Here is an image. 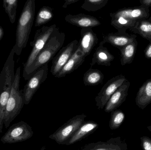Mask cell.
<instances>
[{
	"label": "cell",
	"mask_w": 151,
	"mask_h": 150,
	"mask_svg": "<svg viewBox=\"0 0 151 150\" xmlns=\"http://www.w3.org/2000/svg\"><path fill=\"white\" fill-rule=\"evenodd\" d=\"M141 141L143 150H151V138L148 136H142Z\"/></svg>",
	"instance_id": "28"
},
{
	"label": "cell",
	"mask_w": 151,
	"mask_h": 150,
	"mask_svg": "<svg viewBox=\"0 0 151 150\" xmlns=\"http://www.w3.org/2000/svg\"><path fill=\"white\" fill-rule=\"evenodd\" d=\"M34 132L30 125L24 121L12 125L3 136L1 141L3 144L21 142L31 138Z\"/></svg>",
	"instance_id": "6"
},
{
	"label": "cell",
	"mask_w": 151,
	"mask_h": 150,
	"mask_svg": "<svg viewBox=\"0 0 151 150\" xmlns=\"http://www.w3.org/2000/svg\"><path fill=\"white\" fill-rule=\"evenodd\" d=\"M54 16L53 9L51 7L44 6L37 13L35 21V26H40L52 20Z\"/></svg>",
	"instance_id": "24"
},
{
	"label": "cell",
	"mask_w": 151,
	"mask_h": 150,
	"mask_svg": "<svg viewBox=\"0 0 151 150\" xmlns=\"http://www.w3.org/2000/svg\"><path fill=\"white\" fill-rule=\"evenodd\" d=\"M147 129H148V130L151 133V126H148V127H147Z\"/></svg>",
	"instance_id": "33"
},
{
	"label": "cell",
	"mask_w": 151,
	"mask_h": 150,
	"mask_svg": "<svg viewBox=\"0 0 151 150\" xmlns=\"http://www.w3.org/2000/svg\"><path fill=\"white\" fill-rule=\"evenodd\" d=\"M79 41L74 40L62 48L52 60L50 72L55 76L74 54L79 47Z\"/></svg>",
	"instance_id": "9"
},
{
	"label": "cell",
	"mask_w": 151,
	"mask_h": 150,
	"mask_svg": "<svg viewBox=\"0 0 151 150\" xmlns=\"http://www.w3.org/2000/svg\"><path fill=\"white\" fill-rule=\"evenodd\" d=\"M99 125L93 121L84 122L70 138L65 145H70L83 140L97 129Z\"/></svg>",
	"instance_id": "16"
},
{
	"label": "cell",
	"mask_w": 151,
	"mask_h": 150,
	"mask_svg": "<svg viewBox=\"0 0 151 150\" xmlns=\"http://www.w3.org/2000/svg\"><path fill=\"white\" fill-rule=\"evenodd\" d=\"M85 59V56L83 55L81 49L78 47L74 54L55 77L61 78L72 73L83 64Z\"/></svg>",
	"instance_id": "17"
},
{
	"label": "cell",
	"mask_w": 151,
	"mask_h": 150,
	"mask_svg": "<svg viewBox=\"0 0 151 150\" xmlns=\"http://www.w3.org/2000/svg\"><path fill=\"white\" fill-rule=\"evenodd\" d=\"M130 85V82L128 81L114 92L109 99L104 108V111L106 112H111L116 110L125 102L128 94Z\"/></svg>",
	"instance_id": "14"
},
{
	"label": "cell",
	"mask_w": 151,
	"mask_h": 150,
	"mask_svg": "<svg viewBox=\"0 0 151 150\" xmlns=\"http://www.w3.org/2000/svg\"><path fill=\"white\" fill-rule=\"evenodd\" d=\"M150 9L141 5L138 7L123 8L113 13H110L111 18L122 17L127 19L138 21L140 19H148L150 17Z\"/></svg>",
	"instance_id": "10"
},
{
	"label": "cell",
	"mask_w": 151,
	"mask_h": 150,
	"mask_svg": "<svg viewBox=\"0 0 151 150\" xmlns=\"http://www.w3.org/2000/svg\"><path fill=\"white\" fill-rule=\"evenodd\" d=\"M79 1V0H65V2L63 5V8L64 9H66L69 5L75 3Z\"/></svg>",
	"instance_id": "30"
},
{
	"label": "cell",
	"mask_w": 151,
	"mask_h": 150,
	"mask_svg": "<svg viewBox=\"0 0 151 150\" xmlns=\"http://www.w3.org/2000/svg\"><path fill=\"white\" fill-rule=\"evenodd\" d=\"M20 71L21 68L19 67L15 73V79L5 108L4 126L6 129L9 127L11 123L19 114L24 105L22 90H20L19 89L21 78Z\"/></svg>",
	"instance_id": "3"
},
{
	"label": "cell",
	"mask_w": 151,
	"mask_h": 150,
	"mask_svg": "<svg viewBox=\"0 0 151 150\" xmlns=\"http://www.w3.org/2000/svg\"><path fill=\"white\" fill-rule=\"evenodd\" d=\"M65 40V33L60 32L59 28L57 27L28 69L26 74L23 76L25 80L28 81L39 68L53 60L62 48Z\"/></svg>",
	"instance_id": "2"
},
{
	"label": "cell",
	"mask_w": 151,
	"mask_h": 150,
	"mask_svg": "<svg viewBox=\"0 0 151 150\" xmlns=\"http://www.w3.org/2000/svg\"><path fill=\"white\" fill-rule=\"evenodd\" d=\"M57 28L56 25L54 24L50 26H44L35 32L33 41L30 42V45L32 48V51L27 60L24 64L23 76L26 74L28 69L35 60L46 42L52 36Z\"/></svg>",
	"instance_id": "4"
},
{
	"label": "cell",
	"mask_w": 151,
	"mask_h": 150,
	"mask_svg": "<svg viewBox=\"0 0 151 150\" xmlns=\"http://www.w3.org/2000/svg\"><path fill=\"white\" fill-rule=\"evenodd\" d=\"M127 144L120 136L110 138L105 142L91 143L80 150H127Z\"/></svg>",
	"instance_id": "11"
},
{
	"label": "cell",
	"mask_w": 151,
	"mask_h": 150,
	"mask_svg": "<svg viewBox=\"0 0 151 150\" xmlns=\"http://www.w3.org/2000/svg\"><path fill=\"white\" fill-rule=\"evenodd\" d=\"M108 0H85L81 8L90 12L98 11L104 8L108 3Z\"/></svg>",
	"instance_id": "26"
},
{
	"label": "cell",
	"mask_w": 151,
	"mask_h": 150,
	"mask_svg": "<svg viewBox=\"0 0 151 150\" xmlns=\"http://www.w3.org/2000/svg\"><path fill=\"white\" fill-rule=\"evenodd\" d=\"M150 43L147 46L144 50V54L145 58L147 59H151V40L150 41Z\"/></svg>",
	"instance_id": "29"
},
{
	"label": "cell",
	"mask_w": 151,
	"mask_h": 150,
	"mask_svg": "<svg viewBox=\"0 0 151 150\" xmlns=\"http://www.w3.org/2000/svg\"><path fill=\"white\" fill-rule=\"evenodd\" d=\"M149 20H150V21H151V17H150H150H149Z\"/></svg>",
	"instance_id": "35"
},
{
	"label": "cell",
	"mask_w": 151,
	"mask_h": 150,
	"mask_svg": "<svg viewBox=\"0 0 151 150\" xmlns=\"http://www.w3.org/2000/svg\"><path fill=\"white\" fill-rule=\"evenodd\" d=\"M18 2V0H4L3 2V6L12 24L16 21Z\"/></svg>",
	"instance_id": "25"
},
{
	"label": "cell",
	"mask_w": 151,
	"mask_h": 150,
	"mask_svg": "<svg viewBox=\"0 0 151 150\" xmlns=\"http://www.w3.org/2000/svg\"><path fill=\"white\" fill-rule=\"evenodd\" d=\"M137 36L135 34H129L127 33H109L103 36V40L99 45H104L105 43H109L113 46L121 49L125 46L132 43L136 39Z\"/></svg>",
	"instance_id": "13"
},
{
	"label": "cell",
	"mask_w": 151,
	"mask_h": 150,
	"mask_svg": "<svg viewBox=\"0 0 151 150\" xmlns=\"http://www.w3.org/2000/svg\"><path fill=\"white\" fill-rule=\"evenodd\" d=\"M125 114L122 110L116 109L111 112L109 127L111 130L119 128L125 119Z\"/></svg>",
	"instance_id": "27"
},
{
	"label": "cell",
	"mask_w": 151,
	"mask_h": 150,
	"mask_svg": "<svg viewBox=\"0 0 151 150\" xmlns=\"http://www.w3.org/2000/svg\"><path fill=\"white\" fill-rule=\"evenodd\" d=\"M86 117L84 114L76 115L50 135L49 138L58 144L65 145L79 127L84 122Z\"/></svg>",
	"instance_id": "5"
},
{
	"label": "cell",
	"mask_w": 151,
	"mask_h": 150,
	"mask_svg": "<svg viewBox=\"0 0 151 150\" xmlns=\"http://www.w3.org/2000/svg\"><path fill=\"white\" fill-rule=\"evenodd\" d=\"M65 19L67 23L82 28L96 27L101 24L100 21L96 18L83 13L68 14Z\"/></svg>",
	"instance_id": "15"
},
{
	"label": "cell",
	"mask_w": 151,
	"mask_h": 150,
	"mask_svg": "<svg viewBox=\"0 0 151 150\" xmlns=\"http://www.w3.org/2000/svg\"><path fill=\"white\" fill-rule=\"evenodd\" d=\"M129 31L139 34L149 41L151 40V22L149 18L137 21L134 26L130 28Z\"/></svg>",
	"instance_id": "21"
},
{
	"label": "cell",
	"mask_w": 151,
	"mask_h": 150,
	"mask_svg": "<svg viewBox=\"0 0 151 150\" xmlns=\"http://www.w3.org/2000/svg\"><path fill=\"white\" fill-rule=\"evenodd\" d=\"M140 2L141 5L146 6L149 8L151 7V0H141Z\"/></svg>",
	"instance_id": "31"
},
{
	"label": "cell",
	"mask_w": 151,
	"mask_h": 150,
	"mask_svg": "<svg viewBox=\"0 0 151 150\" xmlns=\"http://www.w3.org/2000/svg\"><path fill=\"white\" fill-rule=\"evenodd\" d=\"M104 78L101 70L90 68L83 75V82L85 86H96L102 83Z\"/></svg>",
	"instance_id": "22"
},
{
	"label": "cell",
	"mask_w": 151,
	"mask_h": 150,
	"mask_svg": "<svg viewBox=\"0 0 151 150\" xmlns=\"http://www.w3.org/2000/svg\"><path fill=\"white\" fill-rule=\"evenodd\" d=\"M46 149V146H43L40 150H45Z\"/></svg>",
	"instance_id": "34"
},
{
	"label": "cell",
	"mask_w": 151,
	"mask_h": 150,
	"mask_svg": "<svg viewBox=\"0 0 151 150\" xmlns=\"http://www.w3.org/2000/svg\"><path fill=\"white\" fill-rule=\"evenodd\" d=\"M81 39L79 41V48L83 55L87 57L96 45L99 39L97 34L91 28H83L81 31Z\"/></svg>",
	"instance_id": "12"
},
{
	"label": "cell",
	"mask_w": 151,
	"mask_h": 150,
	"mask_svg": "<svg viewBox=\"0 0 151 150\" xmlns=\"http://www.w3.org/2000/svg\"><path fill=\"white\" fill-rule=\"evenodd\" d=\"M128 81L125 76L122 75L116 76L108 80L95 98L97 109H104L112 95Z\"/></svg>",
	"instance_id": "8"
},
{
	"label": "cell",
	"mask_w": 151,
	"mask_h": 150,
	"mask_svg": "<svg viewBox=\"0 0 151 150\" xmlns=\"http://www.w3.org/2000/svg\"><path fill=\"white\" fill-rule=\"evenodd\" d=\"M35 11V1L27 0L19 16L16 31V43L13 49L17 55L21 54L27 45L33 24Z\"/></svg>",
	"instance_id": "1"
},
{
	"label": "cell",
	"mask_w": 151,
	"mask_h": 150,
	"mask_svg": "<svg viewBox=\"0 0 151 150\" xmlns=\"http://www.w3.org/2000/svg\"><path fill=\"white\" fill-rule=\"evenodd\" d=\"M137 105L144 110L151 103V79L144 83L139 89L136 97Z\"/></svg>",
	"instance_id": "19"
},
{
	"label": "cell",
	"mask_w": 151,
	"mask_h": 150,
	"mask_svg": "<svg viewBox=\"0 0 151 150\" xmlns=\"http://www.w3.org/2000/svg\"><path fill=\"white\" fill-rule=\"evenodd\" d=\"M137 21L127 19L122 17L113 18L111 19V25L118 30L119 33H126L127 30L134 26Z\"/></svg>",
	"instance_id": "23"
},
{
	"label": "cell",
	"mask_w": 151,
	"mask_h": 150,
	"mask_svg": "<svg viewBox=\"0 0 151 150\" xmlns=\"http://www.w3.org/2000/svg\"><path fill=\"white\" fill-rule=\"evenodd\" d=\"M48 65L46 64L39 68L27 81L22 90L24 105L30 103L34 95L38 90L42 84L47 78Z\"/></svg>",
	"instance_id": "7"
},
{
	"label": "cell",
	"mask_w": 151,
	"mask_h": 150,
	"mask_svg": "<svg viewBox=\"0 0 151 150\" xmlns=\"http://www.w3.org/2000/svg\"><path fill=\"white\" fill-rule=\"evenodd\" d=\"M114 56L104 45H99L96 48L90 63L91 67L97 64L99 65L110 67L114 60Z\"/></svg>",
	"instance_id": "18"
},
{
	"label": "cell",
	"mask_w": 151,
	"mask_h": 150,
	"mask_svg": "<svg viewBox=\"0 0 151 150\" xmlns=\"http://www.w3.org/2000/svg\"><path fill=\"white\" fill-rule=\"evenodd\" d=\"M4 35V31L1 26H0V41L2 39Z\"/></svg>",
	"instance_id": "32"
},
{
	"label": "cell",
	"mask_w": 151,
	"mask_h": 150,
	"mask_svg": "<svg viewBox=\"0 0 151 150\" xmlns=\"http://www.w3.org/2000/svg\"><path fill=\"white\" fill-rule=\"evenodd\" d=\"M137 42V39L133 42L120 49L121 52V64L124 66L127 64H130L133 62L136 53Z\"/></svg>",
	"instance_id": "20"
}]
</instances>
